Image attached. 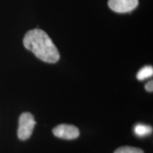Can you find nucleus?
Wrapping results in <instances>:
<instances>
[{
	"instance_id": "2",
	"label": "nucleus",
	"mask_w": 153,
	"mask_h": 153,
	"mask_svg": "<svg viewBox=\"0 0 153 153\" xmlns=\"http://www.w3.org/2000/svg\"><path fill=\"white\" fill-rule=\"evenodd\" d=\"M36 122L30 113L26 112L21 115L19 120L18 137L22 140H26L31 136Z\"/></svg>"
},
{
	"instance_id": "4",
	"label": "nucleus",
	"mask_w": 153,
	"mask_h": 153,
	"mask_svg": "<svg viewBox=\"0 0 153 153\" xmlns=\"http://www.w3.org/2000/svg\"><path fill=\"white\" fill-rule=\"evenodd\" d=\"M108 4L115 12H131L138 5V0H109Z\"/></svg>"
},
{
	"instance_id": "8",
	"label": "nucleus",
	"mask_w": 153,
	"mask_h": 153,
	"mask_svg": "<svg viewBox=\"0 0 153 153\" xmlns=\"http://www.w3.org/2000/svg\"><path fill=\"white\" fill-rule=\"evenodd\" d=\"M145 89H146V90L148 91H149V92H152V90H153V82H152V80H151V81L148 82V83L145 85Z\"/></svg>"
},
{
	"instance_id": "5",
	"label": "nucleus",
	"mask_w": 153,
	"mask_h": 153,
	"mask_svg": "<svg viewBox=\"0 0 153 153\" xmlns=\"http://www.w3.org/2000/svg\"><path fill=\"white\" fill-rule=\"evenodd\" d=\"M134 133L138 137H145L150 135L152 132V128L145 124H137L134 127Z\"/></svg>"
},
{
	"instance_id": "1",
	"label": "nucleus",
	"mask_w": 153,
	"mask_h": 153,
	"mask_svg": "<svg viewBox=\"0 0 153 153\" xmlns=\"http://www.w3.org/2000/svg\"><path fill=\"white\" fill-rule=\"evenodd\" d=\"M24 45L43 62L55 63L60 59V53L52 40L44 30L39 28L30 30L26 33Z\"/></svg>"
},
{
	"instance_id": "3",
	"label": "nucleus",
	"mask_w": 153,
	"mask_h": 153,
	"mask_svg": "<svg viewBox=\"0 0 153 153\" xmlns=\"http://www.w3.org/2000/svg\"><path fill=\"white\" fill-rule=\"evenodd\" d=\"M55 136L65 140H73L79 137V131L76 126L68 124H60L53 130Z\"/></svg>"
},
{
	"instance_id": "7",
	"label": "nucleus",
	"mask_w": 153,
	"mask_h": 153,
	"mask_svg": "<svg viewBox=\"0 0 153 153\" xmlns=\"http://www.w3.org/2000/svg\"><path fill=\"white\" fill-rule=\"evenodd\" d=\"M114 153H144L143 150L130 146L120 147L115 151Z\"/></svg>"
},
{
	"instance_id": "6",
	"label": "nucleus",
	"mask_w": 153,
	"mask_h": 153,
	"mask_svg": "<svg viewBox=\"0 0 153 153\" xmlns=\"http://www.w3.org/2000/svg\"><path fill=\"white\" fill-rule=\"evenodd\" d=\"M153 74V68L152 66H145L137 74V79L138 80H145L152 76Z\"/></svg>"
}]
</instances>
